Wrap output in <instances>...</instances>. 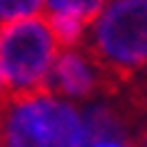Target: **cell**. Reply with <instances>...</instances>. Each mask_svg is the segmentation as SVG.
I'll list each match as a JSON object with an SVG mask.
<instances>
[{"instance_id":"6da1fadb","label":"cell","mask_w":147,"mask_h":147,"mask_svg":"<svg viewBox=\"0 0 147 147\" xmlns=\"http://www.w3.org/2000/svg\"><path fill=\"white\" fill-rule=\"evenodd\" d=\"M82 47L117 97L125 85L147 72V0H107Z\"/></svg>"},{"instance_id":"7a4b0ae2","label":"cell","mask_w":147,"mask_h":147,"mask_svg":"<svg viewBox=\"0 0 147 147\" xmlns=\"http://www.w3.org/2000/svg\"><path fill=\"white\" fill-rule=\"evenodd\" d=\"M3 147H87L82 112L47 90L10 95L0 107Z\"/></svg>"},{"instance_id":"3957f363","label":"cell","mask_w":147,"mask_h":147,"mask_svg":"<svg viewBox=\"0 0 147 147\" xmlns=\"http://www.w3.org/2000/svg\"><path fill=\"white\" fill-rule=\"evenodd\" d=\"M57 53L60 45L50 30L47 18L32 15L0 23V70L10 95L45 90Z\"/></svg>"},{"instance_id":"277c9868","label":"cell","mask_w":147,"mask_h":147,"mask_svg":"<svg viewBox=\"0 0 147 147\" xmlns=\"http://www.w3.org/2000/svg\"><path fill=\"white\" fill-rule=\"evenodd\" d=\"M45 90L62 100H87L92 95L112 97L110 85L100 67L92 62V57L85 50L78 47H62L55 57L50 75H47Z\"/></svg>"},{"instance_id":"5b68a950","label":"cell","mask_w":147,"mask_h":147,"mask_svg":"<svg viewBox=\"0 0 147 147\" xmlns=\"http://www.w3.org/2000/svg\"><path fill=\"white\" fill-rule=\"evenodd\" d=\"M140 117L125 105L120 97L115 102H95L92 107L82 112V125H85V140L90 142H132V125Z\"/></svg>"},{"instance_id":"8992f818","label":"cell","mask_w":147,"mask_h":147,"mask_svg":"<svg viewBox=\"0 0 147 147\" xmlns=\"http://www.w3.org/2000/svg\"><path fill=\"white\" fill-rule=\"evenodd\" d=\"M107 0H42V8L47 10V15H67L78 18L90 28L92 20L102 13Z\"/></svg>"},{"instance_id":"52a82bcc","label":"cell","mask_w":147,"mask_h":147,"mask_svg":"<svg viewBox=\"0 0 147 147\" xmlns=\"http://www.w3.org/2000/svg\"><path fill=\"white\" fill-rule=\"evenodd\" d=\"M50 30H53L55 40L60 47H78L85 40L87 25L78 18H67V15H47Z\"/></svg>"},{"instance_id":"ba28073f","label":"cell","mask_w":147,"mask_h":147,"mask_svg":"<svg viewBox=\"0 0 147 147\" xmlns=\"http://www.w3.org/2000/svg\"><path fill=\"white\" fill-rule=\"evenodd\" d=\"M42 0H0V23L40 15Z\"/></svg>"},{"instance_id":"9c48e42d","label":"cell","mask_w":147,"mask_h":147,"mask_svg":"<svg viewBox=\"0 0 147 147\" xmlns=\"http://www.w3.org/2000/svg\"><path fill=\"white\" fill-rule=\"evenodd\" d=\"M132 147H147V122L142 125V130L132 137Z\"/></svg>"},{"instance_id":"30bf717a","label":"cell","mask_w":147,"mask_h":147,"mask_svg":"<svg viewBox=\"0 0 147 147\" xmlns=\"http://www.w3.org/2000/svg\"><path fill=\"white\" fill-rule=\"evenodd\" d=\"M87 147H132V142H112V140H102V142H90Z\"/></svg>"},{"instance_id":"8fae6325","label":"cell","mask_w":147,"mask_h":147,"mask_svg":"<svg viewBox=\"0 0 147 147\" xmlns=\"http://www.w3.org/2000/svg\"><path fill=\"white\" fill-rule=\"evenodd\" d=\"M10 92H8V85H5V75H3V70H0V107L8 102Z\"/></svg>"},{"instance_id":"7c38bea8","label":"cell","mask_w":147,"mask_h":147,"mask_svg":"<svg viewBox=\"0 0 147 147\" xmlns=\"http://www.w3.org/2000/svg\"><path fill=\"white\" fill-rule=\"evenodd\" d=\"M0 147H3V130H0Z\"/></svg>"}]
</instances>
